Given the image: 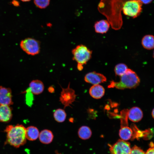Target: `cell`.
<instances>
[{
  "instance_id": "1",
  "label": "cell",
  "mask_w": 154,
  "mask_h": 154,
  "mask_svg": "<svg viewBox=\"0 0 154 154\" xmlns=\"http://www.w3.org/2000/svg\"><path fill=\"white\" fill-rule=\"evenodd\" d=\"M128 0H101L99 11L107 19L113 29L118 30L123 24L121 14L125 2Z\"/></svg>"
},
{
  "instance_id": "2",
  "label": "cell",
  "mask_w": 154,
  "mask_h": 154,
  "mask_svg": "<svg viewBox=\"0 0 154 154\" xmlns=\"http://www.w3.org/2000/svg\"><path fill=\"white\" fill-rule=\"evenodd\" d=\"M26 128L22 125H9L6 127L5 131L7 133L5 144H9L15 148H19L26 143Z\"/></svg>"
},
{
  "instance_id": "3",
  "label": "cell",
  "mask_w": 154,
  "mask_h": 154,
  "mask_svg": "<svg viewBox=\"0 0 154 154\" xmlns=\"http://www.w3.org/2000/svg\"><path fill=\"white\" fill-rule=\"evenodd\" d=\"M120 77L119 82L111 81L108 88L115 87L121 90L134 88L137 87L140 82L139 78L136 73L129 68H128L126 72Z\"/></svg>"
},
{
  "instance_id": "4",
  "label": "cell",
  "mask_w": 154,
  "mask_h": 154,
  "mask_svg": "<svg viewBox=\"0 0 154 154\" xmlns=\"http://www.w3.org/2000/svg\"><path fill=\"white\" fill-rule=\"evenodd\" d=\"M72 53L73 60L77 63V64L83 66L91 59L92 51L86 46L81 44L73 48Z\"/></svg>"
},
{
  "instance_id": "5",
  "label": "cell",
  "mask_w": 154,
  "mask_h": 154,
  "mask_svg": "<svg viewBox=\"0 0 154 154\" xmlns=\"http://www.w3.org/2000/svg\"><path fill=\"white\" fill-rule=\"evenodd\" d=\"M142 5L140 0H128L124 4L123 12L125 15L135 18L141 14Z\"/></svg>"
},
{
  "instance_id": "6",
  "label": "cell",
  "mask_w": 154,
  "mask_h": 154,
  "mask_svg": "<svg viewBox=\"0 0 154 154\" xmlns=\"http://www.w3.org/2000/svg\"><path fill=\"white\" fill-rule=\"evenodd\" d=\"M21 48L28 55L34 56L39 54L40 44L39 41L31 38H28L22 40L20 43Z\"/></svg>"
},
{
  "instance_id": "7",
  "label": "cell",
  "mask_w": 154,
  "mask_h": 154,
  "mask_svg": "<svg viewBox=\"0 0 154 154\" xmlns=\"http://www.w3.org/2000/svg\"><path fill=\"white\" fill-rule=\"evenodd\" d=\"M70 83L66 88L62 87V90L61 92L59 98V101L64 106V108L69 106L75 101L77 95L75 91L70 87Z\"/></svg>"
},
{
  "instance_id": "8",
  "label": "cell",
  "mask_w": 154,
  "mask_h": 154,
  "mask_svg": "<svg viewBox=\"0 0 154 154\" xmlns=\"http://www.w3.org/2000/svg\"><path fill=\"white\" fill-rule=\"evenodd\" d=\"M111 154H129L131 148L129 143L119 139L112 145L109 144Z\"/></svg>"
},
{
  "instance_id": "9",
  "label": "cell",
  "mask_w": 154,
  "mask_h": 154,
  "mask_svg": "<svg viewBox=\"0 0 154 154\" xmlns=\"http://www.w3.org/2000/svg\"><path fill=\"white\" fill-rule=\"evenodd\" d=\"M84 80L86 82L96 85L106 82L107 79L103 74L93 71L87 74Z\"/></svg>"
},
{
  "instance_id": "10",
  "label": "cell",
  "mask_w": 154,
  "mask_h": 154,
  "mask_svg": "<svg viewBox=\"0 0 154 154\" xmlns=\"http://www.w3.org/2000/svg\"><path fill=\"white\" fill-rule=\"evenodd\" d=\"M11 89L0 86V105L10 106L13 104Z\"/></svg>"
},
{
  "instance_id": "11",
  "label": "cell",
  "mask_w": 154,
  "mask_h": 154,
  "mask_svg": "<svg viewBox=\"0 0 154 154\" xmlns=\"http://www.w3.org/2000/svg\"><path fill=\"white\" fill-rule=\"evenodd\" d=\"M12 109L9 106L0 105V122L7 123L12 117Z\"/></svg>"
},
{
  "instance_id": "12",
  "label": "cell",
  "mask_w": 154,
  "mask_h": 154,
  "mask_svg": "<svg viewBox=\"0 0 154 154\" xmlns=\"http://www.w3.org/2000/svg\"><path fill=\"white\" fill-rule=\"evenodd\" d=\"M127 113L129 119L133 122H138L140 121L143 117L142 111L140 108L137 107L131 108Z\"/></svg>"
},
{
  "instance_id": "13",
  "label": "cell",
  "mask_w": 154,
  "mask_h": 154,
  "mask_svg": "<svg viewBox=\"0 0 154 154\" xmlns=\"http://www.w3.org/2000/svg\"><path fill=\"white\" fill-rule=\"evenodd\" d=\"M29 88L33 94L38 95L43 91L44 86L43 83L41 80H35L30 82Z\"/></svg>"
},
{
  "instance_id": "14",
  "label": "cell",
  "mask_w": 154,
  "mask_h": 154,
  "mask_svg": "<svg viewBox=\"0 0 154 154\" xmlns=\"http://www.w3.org/2000/svg\"><path fill=\"white\" fill-rule=\"evenodd\" d=\"M90 94L93 98L98 99L101 98L105 93V89L99 84L94 85L91 87L89 91Z\"/></svg>"
},
{
  "instance_id": "15",
  "label": "cell",
  "mask_w": 154,
  "mask_h": 154,
  "mask_svg": "<svg viewBox=\"0 0 154 154\" xmlns=\"http://www.w3.org/2000/svg\"><path fill=\"white\" fill-rule=\"evenodd\" d=\"M38 137L39 140L41 143L47 144L52 141L54 135L50 130L44 129L42 130L39 133Z\"/></svg>"
},
{
  "instance_id": "16",
  "label": "cell",
  "mask_w": 154,
  "mask_h": 154,
  "mask_svg": "<svg viewBox=\"0 0 154 154\" xmlns=\"http://www.w3.org/2000/svg\"><path fill=\"white\" fill-rule=\"evenodd\" d=\"M110 24L107 20H102L96 22L94 27L96 32L101 34L106 33L108 30Z\"/></svg>"
},
{
  "instance_id": "17",
  "label": "cell",
  "mask_w": 154,
  "mask_h": 154,
  "mask_svg": "<svg viewBox=\"0 0 154 154\" xmlns=\"http://www.w3.org/2000/svg\"><path fill=\"white\" fill-rule=\"evenodd\" d=\"M39 134L38 130L36 127L31 126L26 128V137L29 141H33L37 139Z\"/></svg>"
},
{
  "instance_id": "18",
  "label": "cell",
  "mask_w": 154,
  "mask_h": 154,
  "mask_svg": "<svg viewBox=\"0 0 154 154\" xmlns=\"http://www.w3.org/2000/svg\"><path fill=\"white\" fill-rule=\"evenodd\" d=\"M141 44L143 47L147 50L154 48V36L150 35L144 36L142 39Z\"/></svg>"
},
{
  "instance_id": "19",
  "label": "cell",
  "mask_w": 154,
  "mask_h": 154,
  "mask_svg": "<svg viewBox=\"0 0 154 154\" xmlns=\"http://www.w3.org/2000/svg\"><path fill=\"white\" fill-rule=\"evenodd\" d=\"M133 135V131L131 128L126 126L121 127L119 131V135L121 139L128 140L131 139Z\"/></svg>"
},
{
  "instance_id": "20",
  "label": "cell",
  "mask_w": 154,
  "mask_h": 154,
  "mask_svg": "<svg viewBox=\"0 0 154 154\" xmlns=\"http://www.w3.org/2000/svg\"><path fill=\"white\" fill-rule=\"evenodd\" d=\"M92 134V131L90 128L86 126H81L78 131L79 137L83 140L89 139L91 137Z\"/></svg>"
},
{
  "instance_id": "21",
  "label": "cell",
  "mask_w": 154,
  "mask_h": 154,
  "mask_svg": "<svg viewBox=\"0 0 154 154\" xmlns=\"http://www.w3.org/2000/svg\"><path fill=\"white\" fill-rule=\"evenodd\" d=\"M53 116L56 121L59 123H62L65 120L66 114L64 110L58 108L54 112Z\"/></svg>"
},
{
  "instance_id": "22",
  "label": "cell",
  "mask_w": 154,
  "mask_h": 154,
  "mask_svg": "<svg viewBox=\"0 0 154 154\" xmlns=\"http://www.w3.org/2000/svg\"><path fill=\"white\" fill-rule=\"evenodd\" d=\"M127 66L123 63L116 65L114 68V72L116 75L121 76L124 74L128 69Z\"/></svg>"
},
{
  "instance_id": "23",
  "label": "cell",
  "mask_w": 154,
  "mask_h": 154,
  "mask_svg": "<svg viewBox=\"0 0 154 154\" xmlns=\"http://www.w3.org/2000/svg\"><path fill=\"white\" fill-rule=\"evenodd\" d=\"M25 92L26 93L25 96L26 103L29 107H31L33 104L34 100L33 94L31 92L29 88Z\"/></svg>"
},
{
  "instance_id": "24",
  "label": "cell",
  "mask_w": 154,
  "mask_h": 154,
  "mask_svg": "<svg viewBox=\"0 0 154 154\" xmlns=\"http://www.w3.org/2000/svg\"><path fill=\"white\" fill-rule=\"evenodd\" d=\"M50 0H34L36 6L40 9H44L49 5Z\"/></svg>"
},
{
  "instance_id": "25",
  "label": "cell",
  "mask_w": 154,
  "mask_h": 154,
  "mask_svg": "<svg viewBox=\"0 0 154 154\" xmlns=\"http://www.w3.org/2000/svg\"><path fill=\"white\" fill-rule=\"evenodd\" d=\"M129 154H145V153L139 147L135 145L131 149Z\"/></svg>"
},
{
  "instance_id": "26",
  "label": "cell",
  "mask_w": 154,
  "mask_h": 154,
  "mask_svg": "<svg viewBox=\"0 0 154 154\" xmlns=\"http://www.w3.org/2000/svg\"><path fill=\"white\" fill-rule=\"evenodd\" d=\"M149 145V148L145 153V154H154V143L151 142Z\"/></svg>"
},
{
  "instance_id": "27",
  "label": "cell",
  "mask_w": 154,
  "mask_h": 154,
  "mask_svg": "<svg viewBox=\"0 0 154 154\" xmlns=\"http://www.w3.org/2000/svg\"><path fill=\"white\" fill-rule=\"evenodd\" d=\"M143 3L148 4L151 3L153 0H140Z\"/></svg>"
},
{
  "instance_id": "28",
  "label": "cell",
  "mask_w": 154,
  "mask_h": 154,
  "mask_svg": "<svg viewBox=\"0 0 154 154\" xmlns=\"http://www.w3.org/2000/svg\"><path fill=\"white\" fill-rule=\"evenodd\" d=\"M12 4L15 6H18L19 5V3L16 0H13L12 2Z\"/></svg>"
},
{
  "instance_id": "29",
  "label": "cell",
  "mask_w": 154,
  "mask_h": 154,
  "mask_svg": "<svg viewBox=\"0 0 154 154\" xmlns=\"http://www.w3.org/2000/svg\"><path fill=\"white\" fill-rule=\"evenodd\" d=\"M48 90L49 92L51 93H53L54 91V88L52 86L49 87L48 88Z\"/></svg>"
},
{
  "instance_id": "30",
  "label": "cell",
  "mask_w": 154,
  "mask_h": 154,
  "mask_svg": "<svg viewBox=\"0 0 154 154\" xmlns=\"http://www.w3.org/2000/svg\"><path fill=\"white\" fill-rule=\"evenodd\" d=\"M151 115L153 119H154V108L152 110L151 112Z\"/></svg>"
},
{
  "instance_id": "31",
  "label": "cell",
  "mask_w": 154,
  "mask_h": 154,
  "mask_svg": "<svg viewBox=\"0 0 154 154\" xmlns=\"http://www.w3.org/2000/svg\"><path fill=\"white\" fill-rule=\"evenodd\" d=\"M23 2H27L30 1L31 0H21Z\"/></svg>"
},
{
  "instance_id": "32",
  "label": "cell",
  "mask_w": 154,
  "mask_h": 154,
  "mask_svg": "<svg viewBox=\"0 0 154 154\" xmlns=\"http://www.w3.org/2000/svg\"><path fill=\"white\" fill-rule=\"evenodd\" d=\"M153 57L154 58V50L153 51Z\"/></svg>"
}]
</instances>
